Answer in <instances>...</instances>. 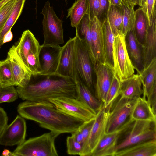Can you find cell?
<instances>
[{"label":"cell","instance_id":"obj_1","mask_svg":"<svg viewBox=\"0 0 156 156\" xmlns=\"http://www.w3.org/2000/svg\"><path fill=\"white\" fill-rule=\"evenodd\" d=\"M17 111L24 118L35 121L41 127L59 134L71 133L85 122L62 112L49 101L26 100L19 105Z\"/></svg>","mask_w":156,"mask_h":156},{"label":"cell","instance_id":"obj_2","mask_svg":"<svg viewBox=\"0 0 156 156\" xmlns=\"http://www.w3.org/2000/svg\"><path fill=\"white\" fill-rule=\"evenodd\" d=\"M41 76L35 82L17 86L18 96L23 100L33 101H49V99L62 97L77 98L74 79L56 74Z\"/></svg>","mask_w":156,"mask_h":156},{"label":"cell","instance_id":"obj_3","mask_svg":"<svg viewBox=\"0 0 156 156\" xmlns=\"http://www.w3.org/2000/svg\"><path fill=\"white\" fill-rule=\"evenodd\" d=\"M60 134L51 131L32 137L18 145L13 152L16 156H57L55 139Z\"/></svg>","mask_w":156,"mask_h":156},{"label":"cell","instance_id":"obj_4","mask_svg":"<svg viewBox=\"0 0 156 156\" xmlns=\"http://www.w3.org/2000/svg\"><path fill=\"white\" fill-rule=\"evenodd\" d=\"M41 14L44 37L43 45H60L64 43L63 21L57 16L49 1L45 2Z\"/></svg>","mask_w":156,"mask_h":156},{"label":"cell","instance_id":"obj_5","mask_svg":"<svg viewBox=\"0 0 156 156\" xmlns=\"http://www.w3.org/2000/svg\"><path fill=\"white\" fill-rule=\"evenodd\" d=\"M75 38V66L76 73L94 95L93 79V66L90 54L83 40L76 34Z\"/></svg>","mask_w":156,"mask_h":156},{"label":"cell","instance_id":"obj_6","mask_svg":"<svg viewBox=\"0 0 156 156\" xmlns=\"http://www.w3.org/2000/svg\"><path fill=\"white\" fill-rule=\"evenodd\" d=\"M114 36L113 70L114 75L121 81L134 74L135 69L127 52L125 36L122 33Z\"/></svg>","mask_w":156,"mask_h":156},{"label":"cell","instance_id":"obj_7","mask_svg":"<svg viewBox=\"0 0 156 156\" xmlns=\"http://www.w3.org/2000/svg\"><path fill=\"white\" fill-rule=\"evenodd\" d=\"M156 122L134 121L131 127L126 133L124 139L118 143L115 148V152L138 144L156 140Z\"/></svg>","mask_w":156,"mask_h":156},{"label":"cell","instance_id":"obj_8","mask_svg":"<svg viewBox=\"0 0 156 156\" xmlns=\"http://www.w3.org/2000/svg\"><path fill=\"white\" fill-rule=\"evenodd\" d=\"M49 101L62 112L87 122L95 119L97 113L78 99L67 97L51 98Z\"/></svg>","mask_w":156,"mask_h":156},{"label":"cell","instance_id":"obj_9","mask_svg":"<svg viewBox=\"0 0 156 156\" xmlns=\"http://www.w3.org/2000/svg\"><path fill=\"white\" fill-rule=\"evenodd\" d=\"M136 99H129L120 96L112 104L107 119L105 133L113 132L121 127L130 117Z\"/></svg>","mask_w":156,"mask_h":156},{"label":"cell","instance_id":"obj_10","mask_svg":"<svg viewBox=\"0 0 156 156\" xmlns=\"http://www.w3.org/2000/svg\"><path fill=\"white\" fill-rule=\"evenodd\" d=\"M112 104L106 108L102 107L97 113L87 143L81 156H91L105 134L107 122Z\"/></svg>","mask_w":156,"mask_h":156},{"label":"cell","instance_id":"obj_11","mask_svg":"<svg viewBox=\"0 0 156 156\" xmlns=\"http://www.w3.org/2000/svg\"><path fill=\"white\" fill-rule=\"evenodd\" d=\"M134 121L130 117L116 131L105 133L93 151L92 156H114L119 139L131 127Z\"/></svg>","mask_w":156,"mask_h":156},{"label":"cell","instance_id":"obj_12","mask_svg":"<svg viewBox=\"0 0 156 156\" xmlns=\"http://www.w3.org/2000/svg\"><path fill=\"white\" fill-rule=\"evenodd\" d=\"M26 124L24 118L17 115L7 125L0 136V145L5 146L19 145L25 140Z\"/></svg>","mask_w":156,"mask_h":156},{"label":"cell","instance_id":"obj_13","mask_svg":"<svg viewBox=\"0 0 156 156\" xmlns=\"http://www.w3.org/2000/svg\"><path fill=\"white\" fill-rule=\"evenodd\" d=\"M75 38H70L62 47L58 68L55 74L75 80L76 75L75 66Z\"/></svg>","mask_w":156,"mask_h":156},{"label":"cell","instance_id":"obj_14","mask_svg":"<svg viewBox=\"0 0 156 156\" xmlns=\"http://www.w3.org/2000/svg\"><path fill=\"white\" fill-rule=\"evenodd\" d=\"M93 70L96 77L94 96L104 104L114 76L113 69L105 63H98Z\"/></svg>","mask_w":156,"mask_h":156},{"label":"cell","instance_id":"obj_15","mask_svg":"<svg viewBox=\"0 0 156 156\" xmlns=\"http://www.w3.org/2000/svg\"><path fill=\"white\" fill-rule=\"evenodd\" d=\"M39 58L41 71L39 75H54L57 70L62 47L41 45Z\"/></svg>","mask_w":156,"mask_h":156},{"label":"cell","instance_id":"obj_16","mask_svg":"<svg viewBox=\"0 0 156 156\" xmlns=\"http://www.w3.org/2000/svg\"><path fill=\"white\" fill-rule=\"evenodd\" d=\"M7 57L10 61L15 86L22 87L27 84L32 75L18 55L15 45L10 48Z\"/></svg>","mask_w":156,"mask_h":156},{"label":"cell","instance_id":"obj_17","mask_svg":"<svg viewBox=\"0 0 156 156\" xmlns=\"http://www.w3.org/2000/svg\"><path fill=\"white\" fill-rule=\"evenodd\" d=\"M125 39L129 56L135 69L139 74L144 69L142 46L136 40L133 30L127 33Z\"/></svg>","mask_w":156,"mask_h":156},{"label":"cell","instance_id":"obj_18","mask_svg":"<svg viewBox=\"0 0 156 156\" xmlns=\"http://www.w3.org/2000/svg\"><path fill=\"white\" fill-rule=\"evenodd\" d=\"M15 47L18 55L27 69V59L28 55L31 51H40L41 45L33 33L27 30L23 32Z\"/></svg>","mask_w":156,"mask_h":156},{"label":"cell","instance_id":"obj_19","mask_svg":"<svg viewBox=\"0 0 156 156\" xmlns=\"http://www.w3.org/2000/svg\"><path fill=\"white\" fill-rule=\"evenodd\" d=\"M90 28L94 49L98 63H105L104 48L103 23L96 17L90 20Z\"/></svg>","mask_w":156,"mask_h":156},{"label":"cell","instance_id":"obj_20","mask_svg":"<svg viewBox=\"0 0 156 156\" xmlns=\"http://www.w3.org/2000/svg\"><path fill=\"white\" fill-rule=\"evenodd\" d=\"M144 68L156 57V19L155 11L151 24L149 25L144 44L142 46Z\"/></svg>","mask_w":156,"mask_h":156},{"label":"cell","instance_id":"obj_21","mask_svg":"<svg viewBox=\"0 0 156 156\" xmlns=\"http://www.w3.org/2000/svg\"><path fill=\"white\" fill-rule=\"evenodd\" d=\"M140 75L133 74L120 81L119 96L129 99H136L143 95Z\"/></svg>","mask_w":156,"mask_h":156},{"label":"cell","instance_id":"obj_22","mask_svg":"<svg viewBox=\"0 0 156 156\" xmlns=\"http://www.w3.org/2000/svg\"><path fill=\"white\" fill-rule=\"evenodd\" d=\"M76 34L85 42L88 49L92 64L97 63L95 54L92 39L90 20L88 14H85L75 27Z\"/></svg>","mask_w":156,"mask_h":156},{"label":"cell","instance_id":"obj_23","mask_svg":"<svg viewBox=\"0 0 156 156\" xmlns=\"http://www.w3.org/2000/svg\"><path fill=\"white\" fill-rule=\"evenodd\" d=\"M114 156H156V140H151L117 151Z\"/></svg>","mask_w":156,"mask_h":156},{"label":"cell","instance_id":"obj_24","mask_svg":"<svg viewBox=\"0 0 156 156\" xmlns=\"http://www.w3.org/2000/svg\"><path fill=\"white\" fill-rule=\"evenodd\" d=\"M141 81L143 95L148 98L156 90V57L139 74Z\"/></svg>","mask_w":156,"mask_h":156},{"label":"cell","instance_id":"obj_25","mask_svg":"<svg viewBox=\"0 0 156 156\" xmlns=\"http://www.w3.org/2000/svg\"><path fill=\"white\" fill-rule=\"evenodd\" d=\"M130 117L134 121H149L156 122V115L154 112L146 97L143 95L136 98Z\"/></svg>","mask_w":156,"mask_h":156},{"label":"cell","instance_id":"obj_26","mask_svg":"<svg viewBox=\"0 0 156 156\" xmlns=\"http://www.w3.org/2000/svg\"><path fill=\"white\" fill-rule=\"evenodd\" d=\"M75 80L76 86L77 98L85 103L97 113L102 108L103 103L96 98L77 74Z\"/></svg>","mask_w":156,"mask_h":156},{"label":"cell","instance_id":"obj_27","mask_svg":"<svg viewBox=\"0 0 156 156\" xmlns=\"http://www.w3.org/2000/svg\"><path fill=\"white\" fill-rule=\"evenodd\" d=\"M134 13L135 19L133 30L136 40L142 46L149 26L148 21L142 7L135 11Z\"/></svg>","mask_w":156,"mask_h":156},{"label":"cell","instance_id":"obj_28","mask_svg":"<svg viewBox=\"0 0 156 156\" xmlns=\"http://www.w3.org/2000/svg\"><path fill=\"white\" fill-rule=\"evenodd\" d=\"M104 48L105 63L113 69V46L115 36L110 27L107 18L103 23Z\"/></svg>","mask_w":156,"mask_h":156},{"label":"cell","instance_id":"obj_29","mask_svg":"<svg viewBox=\"0 0 156 156\" xmlns=\"http://www.w3.org/2000/svg\"><path fill=\"white\" fill-rule=\"evenodd\" d=\"M108 19L114 35L117 33H122L123 12L122 7L110 5Z\"/></svg>","mask_w":156,"mask_h":156},{"label":"cell","instance_id":"obj_30","mask_svg":"<svg viewBox=\"0 0 156 156\" xmlns=\"http://www.w3.org/2000/svg\"><path fill=\"white\" fill-rule=\"evenodd\" d=\"M87 10V0H77L67 10L68 13L67 18L69 17L72 27H76L86 13Z\"/></svg>","mask_w":156,"mask_h":156},{"label":"cell","instance_id":"obj_31","mask_svg":"<svg viewBox=\"0 0 156 156\" xmlns=\"http://www.w3.org/2000/svg\"><path fill=\"white\" fill-rule=\"evenodd\" d=\"M26 0H17L14 8L0 33V48L3 45V37L10 30L21 13Z\"/></svg>","mask_w":156,"mask_h":156},{"label":"cell","instance_id":"obj_32","mask_svg":"<svg viewBox=\"0 0 156 156\" xmlns=\"http://www.w3.org/2000/svg\"><path fill=\"white\" fill-rule=\"evenodd\" d=\"M15 86L10 61L9 58L0 61V87Z\"/></svg>","mask_w":156,"mask_h":156},{"label":"cell","instance_id":"obj_33","mask_svg":"<svg viewBox=\"0 0 156 156\" xmlns=\"http://www.w3.org/2000/svg\"><path fill=\"white\" fill-rule=\"evenodd\" d=\"M122 6L123 12L122 33L125 36L127 33L133 29L135 21L134 6L122 0Z\"/></svg>","mask_w":156,"mask_h":156},{"label":"cell","instance_id":"obj_34","mask_svg":"<svg viewBox=\"0 0 156 156\" xmlns=\"http://www.w3.org/2000/svg\"><path fill=\"white\" fill-rule=\"evenodd\" d=\"M120 86V81L114 75L103 107H107L119 96Z\"/></svg>","mask_w":156,"mask_h":156},{"label":"cell","instance_id":"obj_35","mask_svg":"<svg viewBox=\"0 0 156 156\" xmlns=\"http://www.w3.org/2000/svg\"><path fill=\"white\" fill-rule=\"evenodd\" d=\"M40 51L30 52L27 59L28 69L32 76L39 75L41 71L39 55Z\"/></svg>","mask_w":156,"mask_h":156},{"label":"cell","instance_id":"obj_36","mask_svg":"<svg viewBox=\"0 0 156 156\" xmlns=\"http://www.w3.org/2000/svg\"><path fill=\"white\" fill-rule=\"evenodd\" d=\"M18 94L14 86L0 87V104L4 102H11L18 98Z\"/></svg>","mask_w":156,"mask_h":156},{"label":"cell","instance_id":"obj_37","mask_svg":"<svg viewBox=\"0 0 156 156\" xmlns=\"http://www.w3.org/2000/svg\"><path fill=\"white\" fill-rule=\"evenodd\" d=\"M17 0H10L0 9V33L12 11Z\"/></svg>","mask_w":156,"mask_h":156},{"label":"cell","instance_id":"obj_38","mask_svg":"<svg viewBox=\"0 0 156 156\" xmlns=\"http://www.w3.org/2000/svg\"><path fill=\"white\" fill-rule=\"evenodd\" d=\"M66 141L68 154L80 156L83 149L82 145L71 136L67 137Z\"/></svg>","mask_w":156,"mask_h":156},{"label":"cell","instance_id":"obj_39","mask_svg":"<svg viewBox=\"0 0 156 156\" xmlns=\"http://www.w3.org/2000/svg\"><path fill=\"white\" fill-rule=\"evenodd\" d=\"M155 0H146L142 7L146 12L149 26L152 23L154 13L156 11Z\"/></svg>","mask_w":156,"mask_h":156},{"label":"cell","instance_id":"obj_40","mask_svg":"<svg viewBox=\"0 0 156 156\" xmlns=\"http://www.w3.org/2000/svg\"><path fill=\"white\" fill-rule=\"evenodd\" d=\"M100 7L98 14L96 17L102 23L107 20L110 6L108 0H99Z\"/></svg>","mask_w":156,"mask_h":156},{"label":"cell","instance_id":"obj_41","mask_svg":"<svg viewBox=\"0 0 156 156\" xmlns=\"http://www.w3.org/2000/svg\"><path fill=\"white\" fill-rule=\"evenodd\" d=\"M95 121V118L88 122H85L79 128L83 135L84 142V144L82 151L87 144L92 128Z\"/></svg>","mask_w":156,"mask_h":156},{"label":"cell","instance_id":"obj_42","mask_svg":"<svg viewBox=\"0 0 156 156\" xmlns=\"http://www.w3.org/2000/svg\"><path fill=\"white\" fill-rule=\"evenodd\" d=\"M87 10L86 13L88 14L90 20L97 17L100 7L99 0H87Z\"/></svg>","mask_w":156,"mask_h":156},{"label":"cell","instance_id":"obj_43","mask_svg":"<svg viewBox=\"0 0 156 156\" xmlns=\"http://www.w3.org/2000/svg\"><path fill=\"white\" fill-rule=\"evenodd\" d=\"M8 117L4 109L0 107V136L7 125Z\"/></svg>","mask_w":156,"mask_h":156},{"label":"cell","instance_id":"obj_44","mask_svg":"<svg viewBox=\"0 0 156 156\" xmlns=\"http://www.w3.org/2000/svg\"><path fill=\"white\" fill-rule=\"evenodd\" d=\"M147 99L150 104L154 112L156 115V90L151 93Z\"/></svg>","mask_w":156,"mask_h":156},{"label":"cell","instance_id":"obj_45","mask_svg":"<svg viewBox=\"0 0 156 156\" xmlns=\"http://www.w3.org/2000/svg\"><path fill=\"white\" fill-rule=\"evenodd\" d=\"M71 136L75 140L80 143L82 145V147H83L84 144L83 137L81 132L79 129L71 133Z\"/></svg>","mask_w":156,"mask_h":156},{"label":"cell","instance_id":"obj_46","mask_svg":"<svg viewBox=\"0 0 156 156\" xmlns=\"http://www.w3.org/2000/svg\"><path fill=\"white\" fill-rule=\"evenodd\" d=\"M13 34L11 30H9L4 35L3 39L2 44L10 41L12 39Z\"/></svg>","mask_w":156,"mask_h":156},{"label":"cell","instance_id":"obj_47","mask_svg":"<svg viewBox=\"0 0 156 156\" xmlns=\"http://www.w3.org/2000/svg\"><path fill=\"white\" fill-rule=\"evenodd\" d=\"M110 5L121 7L122 5V0H108Z\"/></svg>","mask_w":156,"mask_h":156},{"label":"cell","instance_id":"obj_48","mask_svg":"<svg viewBox=\"0 0 156 156\" xmlns=\"http://www.w3.org/2000/svg\"><path fill=\"white\" fill-rule=\"evenodd\" d=\"M2 155L4 156H16L13 152H11L7 149H5L3 151Z\"/></svg>","mask_w":156,"mask_h":156},{"label":"cell","instance_id":"obj_49","mask_svg":"<svg viewBox=\"0 0 156 156\" xmlns=\"http://www.w3.org/2000/svg\"><path fill=\"white\" fill-rule=\"evenodd\" d=\"M130 4L135 6L137 4V0H125Z\"/></svg>","mask_w":156,"mask_h":156},{"label":"cell","instance_id":"obj_50","mask_svg":"<svg viewBox=\"0 0 156 156\" xmlns=\"http://www.w3.org/2000/svg\"><path fill=\"white\" fill-rule=\"evenodd\" d=\"M146 0H137V4L139 6L142 7L144 5Z\"/></svg>","mask_w":156,"mask_h":156},{"label":"cell","instance_id":"obj_51","mask_svg":"<svg viewBox=\"0 0 156 156\" xmlns=\"http://www.w3.org/2000/svg\"><path fill=\"white\" fill-rule=\"evenodd\" d=\"M10 0H2L0 2V9L6 3Z\"/></svg>","mask_w":156,"mask_h":156},{"label":"cell","instance_id":"obj_52","mask_svg":"<svg viewBox=\"0 0 156 156\" xmlns=\"http://www.w3.org/2000/svg\"><path fill=\"white\" fill-rule=\"evenodd\" d=\"M65 0V1L66 3V4H67V1H68V0Z\"/></svg>","mask_w":156,"mask_h":156},{"label":"cell","instance_id":"obj_53","mask_svg":"<svg viewBox=\"0 0 156 156\" xmlns=\"http://www.w3.org/2000/svg\"><path fill=\"white\" fill-rule=\"evenodd\" d=\"M2 0H0V2Z\"/></svg>","mask_w":156,"mask_h":156}]
</instances>
